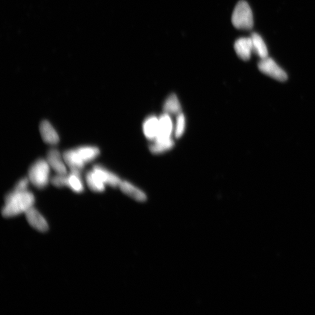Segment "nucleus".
Here are the masks:
<instances>
[{
    "instance_id": "1",
    "label": "nucleus",
    "mask_w": 315,
    "mask_h": 315,
    "mask_svg": "<svg viewBox=\"0 0 315 315\" xmlns=\"http://www.w3.org/2000/svg\"><path fill=\"white\" fill-rule=\"evenodd\" d=\"M35 202L34 194L27 190L18 191L14 190L8 194L5 199V205L2 209L4 217L11 218L25 213Z\"/></svg>"
},
{
    "instance_id": "2",
    "label": "nucleus",
    "mask_w": 315,
    "mask_h": 315,
    "mask_svg": "<svg viewBox=\"0 0 315 315\" xmlns=\"http://www.w3.org/2000/svg\"><path fill=\"white\" fill-rule=\"evenodd\" d=\"M50 166L47 160L38 159L31 165L28 172L30 182L37 188L42 189L49 184Z\"/></svg>"
},
{
    "instance_id": "3",
    "label": "nucleus",
    "mask_w": 315,
    "mask_h": 315,
    "mask_svg": "<svg viewBox=\"0 0 315 315\" xmlns=\"http://www.w3.org/2000/svg\"><path fill=\"white\" fill-rule=\"evenodd\" d=\"M233 25L238 30H250L253 26L252 10L245 1L238 3L232 15Z\"/></svg>"
},
{
    "instance_id": "4",
    "label": "nucleus",
    "mask_w": 315,
    "mask_h": 315,
    "mask_svg": "<svg viewBox=\"0 0 315 315\" xmlns=\"http://www.w3.org/2000/svg\"><path fill=\"white\" fill-rule=\"evenodd\" d=\"M258 68L262 73L278 81L284 82L288 78L285 71L279 67L272 58L268 57L261 59L258 63Z\"/></svg>"
},
{
    "instance_id": "5",
    "label": "nucleus",
    "mask_w": 315,
    "mask_h": 315,
    "mask_svg": "<svg viewBox=\"0 0 315 315\" xmlns=\"http://www.w3.org/2000/svg\"><path fill=\"white\" fill-rule=\"evenodd\" d=\"M29 224L39 232L45 233L49 230V224L43 215L34 207L25 213Z\"/></svg>"
},
{
    "instance_id": "6",
    "label": "nucleus",
    "mask_w": 315,
    "mask_h": 315,
    "mask_svg": "<svg viewBox=\"0 0 315 315\" xmlns=\"http://www.w3.org/2000/svg\"><path fill=\"white\" fill-rule=\"evenodd\" d=\"M46 160L50 167L58 174H67V165L63 155L57 149H52L49 151Z\"/></svg>"
},
{
    "instance_id": "7",
    "label": "nucleus",
    "mask_w": 315,
    "mask_h": 315,
    "mask_svg": "<svg viewBox=\"0 0 315 315\" xmlns=\"http://www.w3.org/2000/svg\"><path fill=\"white\" fill-rule=\"evenodd\" d=\"M173 131V123L169 114L166 113L163 114L159 118L158 133L154 141L170 138Z\"/></svg>"
},
{
    "instance_id": "8",
    "label": "nucleus",
    "mask_w": 315,
    "mask_h": 315,
    "mask_svg": "<svg viewBox=\"0 0 315 315\" xmlns=\"http://www.w3.org/2000/svg\"><path fill=\"white\" fill-rule=\"evenodd\" d=\"M234 48L239 58L248 61L253 53L252 39L250 37L239 38L235 42Z\"/></svg>"
},
{
    "instance_id": "9",
    "label": "nucleus",
    "mask_w": 315,
    "mask_h": 315,
    "mask_svg": "<svg viewBox=\"0 0 315 315\" xmlns=\"http://www.w3.org/2000/svg\"><path fill=\"white\" fill-rule=\"evenodd\" d=\"M39 130L44 141L50 145H58L60 141L59 135L49 121H42L40 125Z\"/></svg>"
},
{
    "instance_id": "10",
    "label": "nucleus",
    "mask_w": 315,
    "mask_h": 315,
    "mask_svg": "<svg viewBox=\"0 0 315 315\" xmlns=\"http://www.w3.org/2000/svg\"><path fill=\"white\" fill-rule=\"evenodd\" d=\"M93 170L100 178L105 185L116 187L119 186L122 182L118 175L107 170L105 167L97 165L93 167Z\"/></svg>"
},
{
    "instance_id": "11",
    "label": "nucleus",
    "mask_w": 315,
    "mask_h": 315,
    "mask_svg": "<svg viewBox=\"0 0 315 315\" xmlns=\"http://www.w3.org/2000/svg\"><path fill=\"white\" fill-rule=\"evenodd\" d=\"M63 155L67 166L71 170L82 171L86 165L79 156L76 149L67 150Z\"/></svg>"
},
{
    "instance_id": "12",
    "label": "nucleus",
    "mask_w": 315,
    "mask_h": 315,
    "mask_svg": "<svg viewBox=\"0 0 315 315\" xmlns=\"http://www.w3.org/2000/svg\"><path fill=\"white\" fill-rule=\"evenodd\" d=\"M142 130L147 139L154 141L158 133L159 118L151 116L146 119L143 123Z\"/></svg>"
},
{
    "instance_id": "13",
    "label": "nucleus",
    "mask_w": 315,
    "mask_h": 315,
    "mask_svg": "<svg viewBox=\"0 0 315 315\" xmlns=\"http://www.w3.org/2000/svg\"><path fill=\"white\" fill-rule=\"evenodd\" d=\"M82 171L71 170L70 173L67 174V186L74 192L81 193L84 190L81 178Z\"/></svg>"
},
{
    "instance_id": "14",
    "label": "nucleus",
    "mask_w": 315,
    "mask_h": 315,
    "mask_svg": "<svg viewBox=\"0 0 315 315\" xmlns=\"http://www.w3.org/2000/svg\"><path fill=\"white\" fill-rule=\"evenodd\" d=\"M123 193L138 202H145L147 197L145 193L127 181H122L119 186Z\"/></svg>"
},
{
    "instance_id": "15",
    "label": "nucleus",
    "mask_w": 315,
    "mask_h": 315,
    "mask_svg": "<svg viewBox=\"0 0 315 315\" xmlns=\"http://www.w3.org/2000/svg\"><path fill=\"white\" fill-rule=\"evenodd\" d=\"M252 39L253 53L261 59L268 57V50L263 38L257 33L251 35Z\"/></svg>"
},
{
    "instance_id": "16",
    "label": "nucleus",
    "mask_w": 315,
    "mask_h": 315,
    "mask_svg": "<svg viewBox=\"0 0 315 315\" xmlns=\"http://www.w3.org/2000/svg\"><path fill=\"white\" fill-rule=\"evenodd\" d=\"M86 182L90 189L97 193H102L105 190V183L92 169L86 175Z\"/></svg>"
},
{
    "instance_id": "17",
    "label": "nucleus",
    "mask_w": 315,
    "mask_h": 315,
    "mask_svg": "<svg viewBox=\"0 0 315 315\" xmlns=\"http://www.w3.org/2000/svg\"><path fill=\"white\" fill-rule=\"evenodd\" d=\"M76 149L85 164L94 161L100 154V150L97 147L84 146L79 147Z\"/></svg>"
},
{
    "instance_id": "18",
    "label": "nucleus",
    "mask_w": 315,
    "mask_h": 315,
    "mask_svg": "<svg viewBox=\"0 0 315 315\" xmlns=\"http://www.w3.org/2000/svg\"><path fill=\"white\" fill-rule=\"evenodd\" d=\"M181 103L177 96L174 94L170 95L163 105L165 112L169 114L178 115L181 113Z\"/></svg>"
},
{
    "instance_id": "19",
    "label": "nucleus",
    "mask_w": 315,
    "mask_h": 315,
    "mask_svg": "<svg viewBox=\"0 0 315 315\" xmlns=\"http://www.w3.org/2000/svg\"><path fill=\"white\" fill-rule=\"evenodd\" d=\"M153 145L150 147L151 152L154 154H161L172 149L174 141L172 138L163 139V140L154 141Z\"/></svg>"
},
{
    "instance_id": "20",
    "label": "nucleus",
    "mask_w": 315,
    "mask_h": 315,
    "mask_svg": "<svg viewBox=\"0 0 315 315\" xmlns=\"http://www.w3.org/2000/svg\"><path fill=\"white\" fill-rule=\"evenodd\" d=\"M186 128V119L182 112L178 114L176 125L175 127V135L177 138H180L185 132Z\"/></svg>"
},
{
    "instance_id": "21",
    "label": "nucleus",
    "mask_w": 315,
    "mask_h": 315,
    "mask_svg": "<svg viewBox=\"0 0 315 315\" xmlns=\"http://www.w3.org/2000/svg\"><path fill=\"white\" fill-rule=\"evenodd\" d=\"M53 185L57 187L67 186V174H58L51 179Z\"/></svg>"
},
{
    "instance_id": "22",
    "label": "nucleus",
    "mask_w": 315,
    "mask_h": 315,
    "mask_svg": "<svg viewBox=\"0 0 315 315\" xmlns=\"http://www.w3.org/2000/svg\"><path fill=\"white\" fill-rule=\"evenodd\" d=\"M30 182V181L28 177L20 179L17 184H16L14 190L18 191L27 190V187H28Z\"/></svg>"
}]
</instances>
